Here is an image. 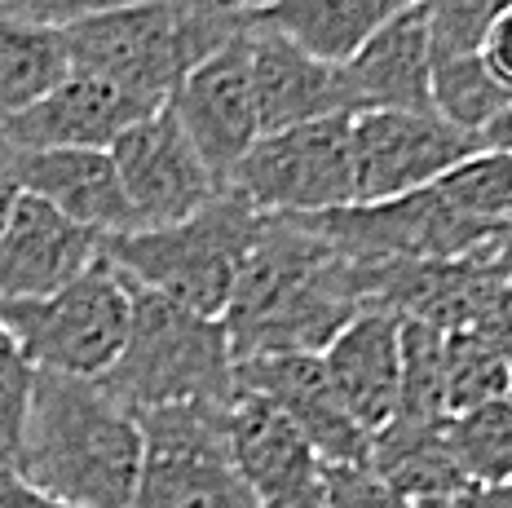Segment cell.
<instances>
[{
	"label": "cell",
	"mask_w": 512,
	"mask_h": 508,
	"mask_svg": "<svg viewBox=\"0 0 512 508\" xmlns=\"http://www.w3.org/2000/svg\"><path fill=\"white\" fill-rule=\"evenodd\" d=\"M362 314L358 266L301 221L261 213L221 314L234 363L261 354H323Z\"/></svg>",
	"instance_id": "6da1fadb"
},
{
	"label": "cell",
	"mask_w": 512,
	"mask_h": 508,
	"mask_svg": "<svg viewBox=\"0 0 512 508\" xmlns=\"http://www.w3.org/2000/svg\"><path fill=\"white\" fill-rule=\"evenodd\" d=\"M14 473L71 508H133L142 473L137 416L115 407L98 380L36 372Z\"/></svg>",
	"instance_id": "7a4b0ae2"
},
{
	"label": "cell",
	"mask_w": 512,
	"mask_h": 508,
	"mask_svg": "<svg viewBox=\"0 0 512 508\" xmlns=\"http://www.w3.org/2000/svg\"><path fill=\"white\" fill-rule=\"evenodd\" d=\"M243 36V14L217 0H146L62 31L71 71L102 76L164 107L204 58Z\"/></svg>",
	"instance_id": "3957f363"
},
{
	"label": "cell",
	"mask_w": 512,
	"mask_h": 508,
	"mask_svg": "<svg viewBox=\"0 0 512 508\" xmlns=\"http://www.w3.org/2000/svg\"><path fill=\"white\" fill-rule=\"evenodd\" d=\"M128 292H133L128 336L111 372L98 380L102 394L128 416H146L177 402H230L234 354L226 327L137 283H128Z\"/></svg>",
	"instance_id": "277c9868"
},
{
	"label": "cell",
	"mask_w": 512,
	"mask_h": 508,
	"mask_svg": "<svg viewBox=\"0 0 512 508\" xmlns=\"http://www.w3.org/2000/svg\"><path fill=\"white\" fill-rule=\"evenodd\" d=\"M256 221L261 213L226 190L186 221L102 239V257L137 288L164 296L199 319L221 323L239 266L252 248Z\"/></svg>",
	"instance_id": "5b68a950"
},
{
	"label": "cell",
	"mask_w": 512,
	"mask_h": 508,
	"mask_svg": "<svg viewBox=\"0 0 512 508\" xmlns=\"http://www.w3.org/2000/svg\"><path fill=\"white\" fill-rule=\"evenodd\" d=\"M133 314L128 279L98 257L80 279L40 301H0V327L36 372L102 380L120 358Z\"/></svg>",
	"instance_id": "8992f818"
},
{
	"label": "cell",
	"mask_w": 512,
	"mask_h": 508,
	"mask_svg": "<svg viewBox=\"0 0 512 508\" xmlns=\"http://www.w3.org/2000/svg\"><path fill=\"white\" fill-rule=\"evenodd\" d=\"M309 235L332 243L345 261L384 266V261H468L486 257L508 221H486L455 208L437 186L411 190L384 204H349L336 213L292 217Z\"/></svg>",
	"instance_id": "52a82bcc"
},
{
	"label": "cell",
	"mask_w": 512,
	"mask_h": 508,
	"mask_svg": "<svg viewBox=\"0 0 512 508\" xmlns=\"http://www.w3.org/2000/svg\"><path fill=\"white\" fill-rule=\"evenodd\" d=\"M230 402H177L137 416L142 473L133 508H256L230 455Z\"/></svg>",
	"instance_id": "ba28073f"
},
{
	"label": "cell",
	"mask_w": 512,
	"mask_h": 508,
	"mask_svg": "<svg viewBox=\"0 0 512 508\" xmlns=\"http://www.w3.org/2000/svg\"><path fill=\"white\" fill-rule=\"evenodd\" d=\"M354 115L301 124V129L261 133L252 151L230 177V195H239L256 213L314 217L354 204V151H349Z\"/></svg>",
	"instance_id": "9c48e42d"
},
{
	"label": "cell",
	"mask_w": 512,
	"mask_h": 508,
	"mask_svg": "<svg viewBox=\"0 0 512 508\" xmlns=\"http://www.w3.org/2000/svg\"><path fill=\"white\" fill-rule=\"evenodd\" d=\"M349 151H354V204H384L437 186L446 173L482 155V137L455 129L433 111H362L349 124Z\"/></svg>",
	"instance_id": "30bf717a"
},
{
	"label": "cell",
	"mask_w": 512,
	"mask_h": 508,
	"mask_svg": "<svg viewBox=\"0 0 512 508\" xmlns=\"http://www.w3.org/2000/svg\"><path fill=\"white\" fill-rule=\"evenodd\" d=\"M111 164L120 173L137 230L186 221L199 208H208L217 195H226L168 107H159L142 124H133L111 146Z\"/></svg>",
	"instance_id": "8fae6325"
},
{
	"label": "cell",
	"mask_w": 512,
	"mask_h": 508,
	"mask_svg": "<svg viewBox=\"0 0 512 508\" xmlns=\"http://www.w3.org/2000/svg\"><path fill=\"white\" fill-rule=\"evenodd\" d=\"M164 107L173 111V120L181 124V133L190 137L199 160L208 164V173L226 190L239 160L252 151L256 137H261V115H256V89H252V58H248V27H243V36H234L226 49H217L212 58L199 62V67L177 84V93Z\"/></svg>",
	"instance_id": "7c38bea8"
},
{
	"label": "cell",
	"mask_w": 512,
	"mask_h": 508,
	"mask_svg": "<svg viewBox=\"0 0 512 508\" xmlns=\"http://www.w3.org/2000/svg\"><path fill=\"white\" fill-rule=\"evenodd\" d=\"M234 389L256 394L283 411L305 442L318 451L327 469H349V464H367L371 433L358 429V420L336 398L332 376H327L318 354H261L234 363Z\"/></svg>",
	"instance_id": "4fadbf2b"
},
{
	"label": "cell",
	"mask_w": 512,
	"mask_h": 508,
	"mask_svg": "<svg viewBox=\"0 0 512 508\" xmlns=\"http://www.w3.org/2000/svg\"><path fill=\"white\" fill-rule=\"evenodd\" d=\"M230 455L256 508H323L327 464L274 402L239 394L226 407Z\"/></svg>",
	"instance_id": "5bb4252c"
},
{
	"label": "cell",
	"mask_w": 512,
	"mask_h": 508,
	"mask_svg": "<svg viewBox=\"0 0 512 508\" xmlns=\"http://www.w3.org/2000/svg\"><path fill=\"white\" fill-rule=\"evenodd\" d=\"M159 107L102 76L67 71L40 102L0 124V137L18 151H111L120 137Z\"/></svg>",
	"instance_id": "9a60e30c"
},
{
	"label": "cell",
	"mask_w": 512,
	"mask_h": 508,
	"mask_svg": "<svg viewBox=\"0 0 512 508\" xmlns=\"http://www.w3.org/2000/svg\"><path fill=\"white\" fill-rule=\"evenodd\" d=\"M248 58L261 133L301 129V124L336 120V115H362L354 84L336 62L305 54L301 45L261 27H248Z\"/></svg>",
	"instance_id": "2e32d148"
},
{
	"label": "cell",
	"mask_w": 512,
	"mask_h": 508,
	"mask_svg": "<svg viewBox=\"0 0 512 508\" xmlns=\"http://www.w3.org/2000/svg\"><path fill=\"white\" fill-rule=\"evenodd\" d=\"M102 257V239L36 195H23L0 235V301H40L80 279Z\"/></svg>",
	"instance_id": "e0dca14e"
},
{
	"label": "cell",
	"mask_w": 512,
	"mask_h": 508,
	"mask_svg": "<svg viewBox=\"0 0 512 508\" xmlns=\"http://www.w3.org/2000/svg\"><path fill=\"white\" fill-rule=\"evenodd\" d=\"M402 319L384 310H362L332 345L323 349V367L332 376L336 398L358 420V429L380 433L398 416L402 389V349H398Z\"/></svg>",
	"instance_id": "ac0fdd59"
},
{
	"label": "cell",
	"mask_w": 512,
	"mask_h": 508,
	"mask_svg": "<svg viewBox=\"0 0 512 508\" xmlns=\"http://www.w3.org/2000/svg\"><path fill=\"white\" fill-rule=\"evenodd\" d=\"M18 173L23 195H36L98 239L137 230L111 151H18Z\"/></svg>",
	"instance_id": "d6986e66"
},
{
	"label": "cell",
	"mask_w": 512,
	"mask_h": 508,
	"mask_svg": "<svg viewBox=\"0 0 512 508\" xmlns=\"http://www.w3.org/2000/svg\"><path fill=\"white\" fill-rule=\"evenodd\" d=\"M362 111H415L429 115V80H433V40L424 5L415 0L389 27H380L354 58L345 62Z\"/></svg>",
	"instance_id": "ffe728a7"
},
{
	"label": "cell",
	"mask_w": 512,
	"mask_h": 508,
	"mask_svg": "<svg viewBox=\"0 0 512 508\" xmlns=\"http://www.w3.org/2000/svg\"><path fill=\"white\" fill-rule=\"evenodd\" d=\"M411 5L415 0H265L256 9H239V14L243 27L274 31V36L301 45L305 54L345 67L380 27H389Z\"/></svg>",
	"instance_id": "44dd1931"
},
{
	"label": "cell",
	"mask_w": 512,
	"mask_h": 508,
	"mask_svg": "<svg viewBox=\"0 0 512 508\" xmlns=\"http://www.w3.org/2000/svg\"><path fill=\"white\" fill-rule=\"evenodd\" d=\"M367 469L384 478L407 504L437 500V495L464 491V473L446 442V420L415 425V420H389L380 433H371Z\"/></svg>",
	"instance_id": "7402d4cb"
},
{
	"label": "cell",
	"mask_w": 512,
	"mask_h": 508,
	"mask_svg": "<svg viewBox=\"0 0 512 508\" xmlns=\"http://www.w3.org/2000/svg\"><path fill=\"white\" fill-rule=\"evenodd\" d=\"M71 71L62 31L0 18V124L40 102Z\"/></svg>",
	"instance_id": "603a6c76"
},
{
	"label": "cell",
	"mask_w": 512,
	"mask_h": 508,
	"mask_svg": "<svg viewBox=\"0 0 512 508\" xmlns=\"http://www.w3.org/2000/svg\"><path fill=\"white\" fill-rule=\"evenodd\" d=\"M446 442L464 482L477 491L512 482V398L486 402L477 411L446 420Z\"/></svg>",
	"instance_id": "cb8c5ba5"
},
{
	"label": "cell",
	"mask_w": 512,
	"mask_h": 508,
	"mask_svg": "<svg viewBox=\"0 0 512 508\" xmlns=\"http://www.w3.org/2000/svg\"><path fill=\"white\" fill-rule=\"evenodd\" d=\"M446 420L512 394V363L477 332H446L442 349Z\"/></svg>",
	"instance_id": "d4e9b609"
},
{
	"label": "cell",
	"mask_w": 512,
	"mask_h": 508,
	"mask_svg": "<svg viewBox=\"0 0 512 508\" xmlns=\"http://www.w3.org/2000/svg\"><path fill=\"white\" fill-rule=\"evenodd\" d=\"M433 115H442L446 124L464 133H482L512 93L486 71V62L477 54L464 58H433V80H429Z\"/></svg>",
	"instance_id": "484cf974"
},
{
	"label": "cell",
	"mask_w": 512,
	"mask_h": 508,
	"mask_svg": "<svg viewBox=\"0 0 512 508\" xmlns=\"http://www.w3.org/2000/svg\"><path fill=\"white\" fill-rule=\"evenodd\" d=\"M398 349H402V389L393 420H415V425L446 420V385H442L446 332H437V327L420 319H402Z\"/></svg>",
	"instance_id": "4316f807"
},
{
	"label": "cell",
	"mask_w": 512,
	"mask_h": 508,
	"mask_svg": "<svg viewBox=\"0 0 512 508\" xmlns=\"http://www.w3.org/2000/svg\"><path fill=\"white\" fill-rule=\"evenodd\" d=\"M455 208L486 221H512V151H482L437 182Z\"/></svg>",
	"instance_id": "83f0119b"
},
{
	"label": "cell",
	"mask_w": 512,
	"mask_h": 508,
	"mask_svg": "<svg viewBox=\"0 0 512 508\" xmlns=\"http://www.w3.org/2000/svg\"><path fill=\"white\" fill-rule=\"evenodd\" d=\"M420 5L429 18L433 58H464L482 49L486 27L512 0H420Z\"/></svg>",
	"instance_id": "f1b7e54d"
},
{
	"label": "cell",
	"mask_w": 512,
	"mask_h": 508,
	"mask_svg": "<svg viewBox=\"0 0 512 508\" xmlns=\"http://www.w3.org/2000/svg\"><path fill=\"white\" fill-rule=\"evenodd\" d=\"M31 389H36V367L23 358L14 336L0 327V469H14L18 464Z\"/></svg>",
	"instance_id": "f546056e"
},
{
	"label": "cell",
	"mask_w": 512,
	"mask_h": 508,
	"mask_svg": "<svg viewBox=\"0 0 512 508\" xmlns=\"http://www.w3.org/2000/svg\"><path fill=\"white\" fill-rule=\"evenodd\" d=\"M128 5H146V0H0V18H14L27 27H45V31H67L89 18H102L111 9Z\"/></svg>",
	"instance_id": "4dcf8cb0"
},
{
	"label": "cell",
	"mask_w": 512,
	"mask_h": 508,
	"mask_svg": "<svg viewBox=\"0 0 512 508\" xmlns=\"http://www.w3.org/2000/svg\"><path fill=\"white\" fill-rule=\"evenodd\" d=\"M323 508H411L384 478L367 464H349V469H327Z\"/></svg>",
	"instance_id": "1f68e13d"
},
{
	"label": "cell",
	"mask_w": 512,
	"mask_h": 508,
	"mask_svg": "<svg viewBox=\"0 0 512 508\" xmlns=\"http://www.w3.org/2000/svg\"><path fill=\"white\" fill-rule=\"evenodd\" d=\"M477 58H482L490 76H495V80L512 93V5H508V9H499L495 23L486 27V36H482V49H477Z\"/></svg>",
	"instance_id": "d6a6232c"
},
{
	"label": "cell",
	"mask_w": 512,
	"mask_h": 508,
	"mask_svg": "<svg viewBox=\"0 0 512 508\" xmlns=\"http://www.w3.org/2000/svg\"><path fill=\"white\" fill-rule=\"evenodd\" d=\"M18 199H23V173H18V146L0 137V235H5L9 217H14Z\"/></svg>",
	"instance_id": "836d02e7"
},
{
	"label": "cell",
	"mask_w": 512,
	"mask_h": 508,
	"mask_svg": "<svg viewBox=\"0 0 512 508\" xmlns=\"http://www.w3.org/2000/svg\"><path fill=\"white\" fill-rule=\"evenodd\" d=\"M0 508H71V504L36 491V486L27 478H18L14 469H0Z\"/></svg>",
	"instance_id": "e575fe53"
},
{
	"label": "cell",
	"mask_w": 512,
	"mask_h": 508,
	"mask_svg": "<svg viewBox=\"0 0 512 508\" xmlns=\"http://www.w3.org/2000/svg\"><path fill=\"white\" fill-rule=\"evenodd\" d=\"M477 137H482V151H512V98Z\"/></svg>",
	"instance_id": "d590c367"
},
{
	"label": "cell",
	"mask_w": 512,
	"mask_h": 508,
	"mask_svg": "<svg viewBox=\"0 0 512 508\" xmlns=\"http://www.w3.org/2000/svg\"><path fill=\"white\" fill-rule=\"evenodd\" d=\"M411 508H482V491H477V486H464V491L437 495V500H420Z\"/></svg>",
	"instance_id": "8d00e7d4"
},
{
	"label": "cell",
	"mask_w": 512,
	"mask_h": 508,
	"mask_svg": "<svg viewBox=\"0 0 512 508\" xmlns=\"http://www.w3.org/2000/svg\"><path fill=\"white\" fill-rule=\"evenodd\" d=\"M490 266H495V274L512 288V221L504 226V235H499L495 248H490Z\"/></svg>",
	"instance_id": "74e56055"
},
{
	"label": "cell",
	"mask_w": 512,
	"mask_h": 508,
	"mask_svg": "<svg viewBox=\"0 0 512 508\" xmlns=\"http://www.w3.org/2000/svg\"><path fill=\"white\" fill-rule=\"evenodd\" d=\"M482 508H512V482H508V486H490V491H482Z\"/></svg>",
	"instance_id": "f35d334b"
},
{
	"label": "cell",
	"mask_w": 512,
	"mask_h": 508,
	"mask_svg": "<svg viewBox=\"0 0 512 508\" xmlns=\"http://www.w3.org/2000/svg\"><path fill=\"white\" fill-rule=\"evenodd\" d=\"M217 5H226V9H256V5H265V0H217Z\"/></svg>",
	"instance_id": "ab89813d"
},
{
	"label": "cell",
	"mask_w": 512,
	"mask_h": 508,
	"mask_svg": "<svg viewBox=\"0 0 512 508\" xmlns=\"http://www.w3.org/2000/svg\"><path fill=\"white\" fill-rule=\"evenodd\" d=\"M508 398H512V394H508Z\"/></svg>",
	"instance_id": "60d3db41"
}]
</instances>
